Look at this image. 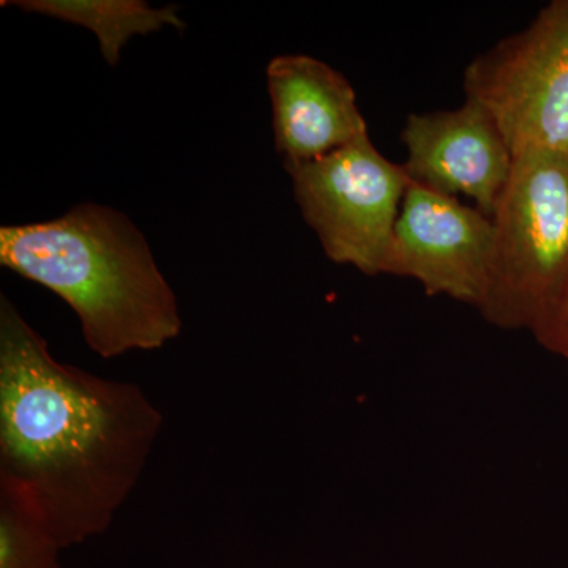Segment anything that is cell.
<instances>
[{
	"instance_id": "obj_1",
	"label": "cell",
	"mask_w": 568,
	"mask_h": 568,
	"mask_svg": "<svg viewBox=\"0 0 568 568\" xmlns=\"http://www.w3.org/2000/svg\"><path fill=\"white\" fill-rule=\"evenodd\" d=\"M163 416L138 384L62 364L0 298V488L62 548L111 528L136 488Z\"/></svg>"
},
{
	"instance_id": "obj_2",
	"label": "cell",
	"mask_w": 568,
	"mask_h": 568,
	"mask_svg": "<svg viewBox=\"0 0 568 568\" xmlns=\"http://www.w3.org/2000/svg\"><path fill=\"white\" fill-rule=\"evenodd\" d=\"M0 264L62 298L100 357L162 349L181 335L178 297L144 234L108 205L0 227Z\"/></svg>"
},
{
	"instance_id": "obj_3",
	"label": "cell",
	"mask_w": 568,
	"mask_h": 568,
	"mask_svg": "<svg viewBox=\"0 0 568 568\" xmlns=\"http://www.w3.org/2000/svg\"><path fill=\"white\" fill-rule=\"evenodd\" d=\"M495 246L478 312L506 331H532L568 276V152L515 155L493 215Z\"/></svg>"
},
{
	"instance_id": "obj_4",
	"label": "cell",
	"mask_w": 568,
	"mask_h": 568,
	"mask_svg": "<svg viewBox=\"0 0 568 568\" xmlns=\"http://www.w3.org/2000/svg\"><path fill=\"white\" fill-rule=\"evenodd\" d=\"M463 88L495 119L514 156L568 152V0H552L525 31L474 58Z\"/></svg>"
},
{
	"instance_id": "obj_5",
	"label": "cell",
	"mask_w": 568,
	"mask_h": 568,
	"mask_svg": "<svg viewBox=\"0 0 568 568\" xmlns=\"http://www.w3.org/2000/svg\"><path fill=\"white\" fill-rule=\"evenodd\" d=\"M295 201L328 260L365 275L383 274L388 245L410 185L368 134L315 162L284 166Z\"/></svg>"
},
{
	"instance_id": "obj_6",
	"label": "cell",
	"mask_w": 568,
	"mask_h": 568,
	"mask_svg": "<svg viewBox=\"0 0 568 568\" xmlns=\"http://www.w3.org/2000/svg\"><path fill=\"white\" fill-rule=\"evenodd\" d=\"M493 246V219L410 181L383 274L416 280L428 295L478 308L491 276Z\"/></svg>"
},
{
	"instance_id": "obj_7",
	"label": "cell",
	"mask_w": 568,
	"mask_h": 568,
	"mask_svg": "<svg viewBox=\"0 0 568 568\" xmlns=\"http://www.w3.org/2000/svg\"><path fill=\"white\" fill-rule=\"evenodd\" d=\"M402 140L410 181L447 196L465 194L493 219L515 156L481 104L466 99L457 110L410 114Z\"/></svg>"
},
{
	"instance_id": "obj_8",
	"label": "cell",
	"mask_w": 568,
	"mask_h": 568,
	"mask_svg": "<svg viewBox=\"0 0 568 568\" xmlns=\"http://www.w3.org/2000/svg\"><path fill=\"white\" fill-rule=\"evenodd\" d=\"M265 74L284 166L315 162L368 134L353 85L328 63L312 55H276Z\"/></svg>"
},
{
	"instance_id": "obj_9",
	"label": "cell",
	"mask_w": 568,
	"mask_h": 568,
	"mask_svg": "<svg viewBox=\"0 0 568 568\" xmlns=\"http://www.w3.org/2000/svg\"><path fill=\"white\" fill-rule=\"evenodd\" d=\"M2 6L89 29L111 67L121 61L122 50L133 37L151 36L166 26L185 29L178 7L153 9L142 0H3Z\"/></svg>"
},
{
	"instance_id": "obj_10",
	"label": "cell",
	"mask_w": 568,
	"mask_h": 568,
	"mask_svg": "<svg viewBox=\"0 0 568 568\" xmlns=\"http://www.w3.org/2000/svg\"><path fill=\"white\" fill-rule=\"evenodd\" d=\"M61 549L31 508L0 488V568H65Z\"/></svg>"
},
{
	"instance_id": "obj_11",
	"label": "cell",
	"mask_w": 568,
	"mask_h": 568,
	"mask_svg": "<svg viewBox=\"0 0 568 568\" xmlns=\"http://www.w3.org/2000/svg\"><path fill=\"white\" fill-rule=\"evenodd\" d=\"M530 334L549 353L568 361V276Z\"/></svg>"
}]
</instances>
